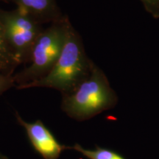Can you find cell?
<instances>
[{
	"label": "cell",
	"instance_id": "6da1fadb",
	"mask_svg": "<svg viewBox=\"0 0 159 159\" xmlns=\"http://www.w3.org/2000/svg\"><path fill=\"white\" fill-rule=\"evenodd\" d=\"M94 62L86 55L82 38L69 19L62 51L52 70L44 77L16 88H50L67 94L91 75Z\"/></svg>",
	"mask_w": 159,
	"mask_h": 159
},
{
	"label": "cell",
	"instance_id": "7a4b0ae2",
	"mask_svg": "<svg viewBox=\"0 0 159 159\" xmlns=\"http://www.w3.org/2000/svg\"><path fill=\"white\" fill-rule=\"evenodd\" d=\"M118 96L102 69L94 63L91 75L70 94H63L61 108L70 118L85 121L114 108Z\"/></svg>",
	"mask_w": 159,
	"mask_h": 159
},
{
	"label": "cell",
	"instance_id": "3957f363",
	"mask_svg": "<svg viewBox=\"0 0 159 159\" xmlns=\"http://www.w3.org/2000/svg\"><path fill=\"white\" fill-rule=\"evenodd\" d=\"M69 19L65 16L44 29L32 50L30 65L13 75L16 88L43 78L52 70L62 51Z\"/></svg>",
	"mask_w": 159,
	"mask_h": 159
},
{
	"label": "cell",
	"instance_id": "277c9868",
	"mask_svg": "<svg viewBox=\"0 0 159 159\" xmlns=\"http://www.w3.org/2000/svg\"><path fill=\"white\" fill-rule=\"evenodd\" d=\"M0 19L6 41L17 62L29 63L33 47L45 29L43 25L18 8L0 9Z\"/></svg>",
	"mask_w": 159,
	"mask_h": 159
},
{
	"label": "cell",
	"instance_id": "5b68a950",
	"mask_svg": "<svg viewBox=\"0 0 159 159\" xmlns=\"http://www.w3.org/2000/svg\"><path fill=\"white\" fill-rule=\"evenodd\" d=\"M16 117L18 122L25 129L33 148L44 159H58L61 152L66 149V147L57 142L41 120L27 122L18 112L16 113Z\"/></svg>",
	"mask_w": 159,
	"mask_h": 159
},
{
	"label": "cell",
	"instance_id": "8992f818",
	"mask_svg": "<svg viewBox=\"0 0 159 159\" xmlns=\"http://www.w3.org/2000/svg\"><path fill=\"white\" fill-rule=\"evenodd\" d=\"M16 5V8L30 16L39 23H55L65 16L56 0H5Z\"/></svg>",
	"mask_w": 159,
	"mask_h": 159
},
{
	"label": "cell",
	"instance_id": "52a82bcc",
	"mask_svg": "<svg viewBox=\"0 0 159 159\" xmlns=\"http://www.w3.org/2000/svg\"><path fill=\"white\" fill-rule=\"evenodd\" d=\"M19 65L6 41L0 19V73L6 75H13L15 69Z\"/></svg>",
	"mask_w": 159,
	"mask_h": 159
},
{
	"label": "cell",
	"instance_id": "ba28073f",
	"mask_svg": "<svg viewBox=\"0 0 159 159\" xmlns=\"http://www.w3.org/2000/svg\"><path fill=\"white\" fill-rule=\"evenodd\" d=\"M70 148L77 151L89 159H127L114 151L99 147H97L95 150L85 149L78 144H75L71 148L66 147V149Z\"/></svg>",
	"mask_w": 159,
	"mask_h": 159
},
{
	"label": "cell",
	"instance_id": "9c48e42d",
	"mask_svg": "<svg viewBox=\"0 0 159 159\" xmlns=\"http://www.w3.org/2000/svg\"><path fill=\"white\" fill-rule=\"evenodd\" d=\"M151 16L156 19H159V0H139Z\"/></svg>",
	"mask_w": 159,
	"mask_h": 159
},
{
	"label": "cell",
	"instance_id": "30bf717a",
	"mask_svg": "<svg viewBox=\"0 0 159 159\" xmlns=\"http://www.w3.org/2000/svg\"><path fill=\"white\" fill-rule=\"evenodd\" d=\"M13 75H6L0 73V96L8 89L15 86Z\"/></svg>",
	"mask_w": 159,
	"mask_h": 159
},
{
	"label": "cell",
	"instance_id": "8fae6325",
	"mask_svg": "<svg viewBox=\"0 0 159 159\" xmlns=\"http://www.w3.org/2000/svg\"><path fill=\"white\" fill-rule=\"evenodd\" d=\"M0 159H8V158H7V157H6L5 155L0 153Z\"/></svg>",
	"mask_w": 159,
	"mask_h": 159
},
{
	"label": "cell",
	"instance_id": "7c38bea8",
	"mask_svg": "<svg viewBox=\"0 0 159 159\" xmlns=\"http://www.w3.org/2000/svg\"><path fill=\"white\" fill-rule=\"evenodd\" d=\"M1 1H4V2H5V0H1Z\"/></svg>",
	"mask_w": 159,
	"mask_h": 159
}]
</instances>
